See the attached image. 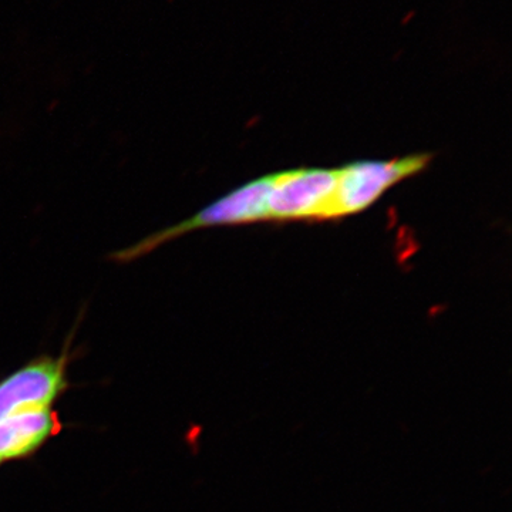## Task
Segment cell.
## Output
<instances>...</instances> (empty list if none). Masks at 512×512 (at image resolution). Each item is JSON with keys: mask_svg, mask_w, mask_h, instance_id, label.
I'll list each match as a JSON object with an SVG mask.
<instances>
[{"mask_svg": "<svg viewBox=\"0 0 512 512\" xmlns=\"http://www.w3.org/2000/svg\"><path fill=\"white\" fill-rule=\"evenodd\" d=\"M274 185V174L249 181L237 190L228 192L220 200L202 208L187 220L171 225V227L153 232L140 239L130 247L120 249L110 255L111 261L117 264H130L137 259L153 254L156 249L168 242L175 241L191 232L215 227H231V225L251 224V222L269 220L268 197Z\"/></svg>", "mask_w": 512, "mask_h": 512, "instance_id": "obj_1", "label": "cell"}, {"mask_svg": "<svg viewBox=\"0 0 512 512\" xmlns=\"http://www.w3.org/2000/svg\"><path fill=\"white\" fill-rule=\"evenodd\" d=\"M430 161L431 154H414L394 160H360L338 168L330 220L367 210L393 185L419 174Z\"/></svg>", "mask_w": 512, "mask_h": 512, "instance_id": "obj_2", "label": "cell"}, {"mask_svg": "<svg viewBox=\"0 0 512 512\" xmlns=\"http://www.w3.org/2000/svg\"><path fill=\"white\" fill-rule=\"evenodd\" d=\"M74 333L76 329L64 342L59 356L36 357L0 380V419L22 410L55 407L70 389Z\"/></svg>", "mask_w": 512, "mask_h": 512, "instance_id": "obj_3", "label": "cell"}, {"mask_svg": "<svg viewBox=\"0 0 512 512\" xmlns=\"http://www.w3.org/2000/svg\"><path fill=\"white\" fill-rule=\"evenodd\" d=\"M336 184L338 168H298L274 174L269 220H330Z\"/></svg>", "mask_w": 512, "mask_h": 512, "instance_id": "obj_4", "label": "cell"}, {"mask_svg": "<svg viewBox=\"0 0 512 512\" xmlns=\"http://www.w3.org/2000/svg\"><path fill=\"white\" fill-rule=\"evenodd\" d=\"M63 421L55 407L29 409L0 419V464L35 456L47 441L59 436Z\"/></svg>", "mask_w": 512, "mask_h": 512, "instance_id": "obj_5", "label": "cell"}, {"mask_svg": "<svg viewBox=\"0 0 512 512\" xmlns=\"http://www.w3.org/2000/svg\"><path fill=\"white\" fill-rule=\"evenodd\" d=\"M0 466H2V464H0Z\"/></svg>", "mask_w": 512, "mask_h": 512, "instance_id": "obj_6", "label": "cell"}]
</instances>
